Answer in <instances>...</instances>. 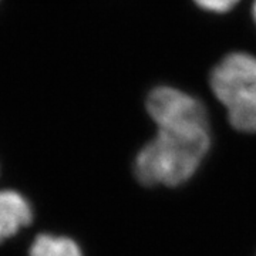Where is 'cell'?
Here are the masks:
<instances>
[{
	"label": "cell",
	"mask_w": 256,
	"mask_h": 256,
	"mask_svg": "<svg viewBox=\"0 0 256 256\" xmlns=\"http://www.w3.org/2000/svg\"><path fill=\"white\" fill-rule=\"evenodd\" d=\"M210 146V128H158L138 152L136 176L148 186L180 185L195 174Z\"/></svg>",
	"instance_id": "cell-1"
},
{
	"label": "cell",
	"mask_w": 256,
	"mask_h": 256,
	"mask_svg": "<svg viewBox=\"0 0 256 256\" xmlns=\"http://www.w3.org/2000/svg\"><path fill=\"white\" fill-rule=\"evenodd\" d=\"M210 84L228 111L230 126L240 132H256V56H225L210 72Z\"/></svg>",
	"instance_id": "cell-2"
},
{
	"label": "cell",
	"mask_w": 256,
	"mask_h": 256,
	"mask_svg": "<svg viewBox=\"0 0 256 256\" xmlns=\"http://www.w3.org/2000/svg\"><path fill=\"white\" fill-rule=\"evenodd\" d=\"M146 106L156 128H210L204 102L174 87H156L148 94Z\"/></svg>",
	"instance_id": "cell-3"
},
{
	"label": "cell",
	"mask_w": 256,
	"mask_h": 256,
	"mask_svg": "<svg viewBox=\"0 0 256 256\" xmlns=\"http://www.w3.org/2000/svg\"><path fill=\"white\" fill-rule=\"evenodd\" d=\"M33 220L28 201L16 191H0V242L12 238Z\"/></svg>",
	"instance_id": "cell-4"
},
{
	"label": "cell",
	"mask_w": 256,
	"mask_h": 256,
	"mask_svg": "<svg viewBox=\"0 0 256 256\" xmlns=\"http://www.w3.org/2000/svg\"><path fill=\"white\" fill-rule=\"evenodd\" d=\"M28 256H82V254L73 239L43 234L34 239Z\"/></svg>",
	"instance_id": "cell-5"
},
{
	"label": "cell",
	"mask_w": 256,
	"mask_h": 256,
	"mask_svg": "<svg viewBox=\"0 0 256 256\" xmlns=\"http://www.w3.org/2000/svg\"><path fill=\"white\" fill-rule=\"evenodd\" d=\"M194 2L201 9L214 13H226L239 3V0H194Z\"/></svg>",
	"instance_id": "cell-6"
},
{
	"label": "cell",
	"mask_w": 256,
	"mask_h": 256,
	"mask_svg": "<svg viewBox=\"0 0 256 256\" xmlns=\"http://www.w3.org/2000/svg\"><path fill=\"white\" fill-rule=\"evenodd\" d=\"M252 16H254V20L256 23V0L254 2V6H252Z\"/></svg>",
	"instance_id": "cell-7"
}]
</instances>
